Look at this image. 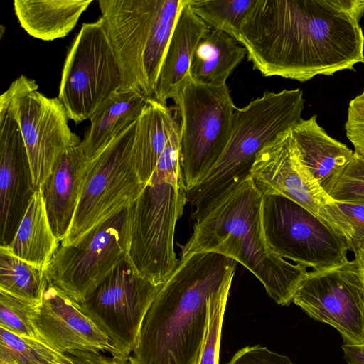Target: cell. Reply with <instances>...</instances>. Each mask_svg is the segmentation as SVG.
<instances>
[{"label":"cell","instance_id":"23","mask_svg":"<svg viewBox=\"0 0 364 364\" xmlns=\"http://www.w3.org/2000/svg\"><path fill=\"white\" fill-rule=\"evenodd\" d=\"M59 243L49 223L42 189L37 190L12 241L1 247L46 272L60 247Z\"/></svg>","mask_w":364,"mask_h":364},{"label":"cell","instance_id":"24","mask_svg":"<svg viewBox=\"0 0 364 364\" xmlns=\"http://www.w3.org/2000/svg\"><path fill=\"white\" fill-rule=\"evenodd\" d=\"M177 123L166 104L152 97L146 99L136 121L134 146L136 171L144 185L149 182Z\"/></svg>","mask_w":364,"mask_h":364},{"label":"cell","instance_id":"20","mask_svg":"<svg viewBox=\"0 0 364 364\" xmlns=\"http://www.w3.org/2000/svg\"><path fill=\"white\" fill-rule=\"evenodd\" d=\"M291 133L303 164L328 196L354 152L330 136L318 125L316 115L301 119L291 129Z\"/></svg>","mask_w":364,"mask_h":364},{"label":"cell","instance_id":"22","mask_svg":"<svg viewBox=\"0 0 364 364\" xmlns=\"http://www.w3.org/2000/svg\"><path fill=\"white\" fill-rule=\"evenodd\" d=\"M146 99L134 90H120L104 103L90 119V126L80 144L87 161L139 119Z\"/></svg>","mask_w":364,"mask_h":364},{"label":"cell","instance_id":"34","mask_svg":"<svg viewBox=\"0 0 364 364\" xmlns=\"http://www.w3.org/2000/svg\"><path fill=\"white\" fill-rule=\"evenodd\" d=\"M228 364H294L287 356L272 352L266 347L247 346L239 351Z\"/></svg>","mask_w":364,"mask_h":364},{"label":"cell","instance_id":"9","mask_svg":"<svg viewBox=\"0 0 364 364\" xmlns=\"http://www.w3.org/2000/svg\"><path fill=\"white\" fill-rule=\"evenodd\" d=\"M121 68L100 18L83 23L63 65L58 99L68 117L79 124L122 90Z\"/></svg>","mask_w":364,"mask_h":364},{"label":"cell","instance_id":"12","mask_svg":"<svg viewBox=\"0 0 364 364\" xmlns=\"http://www.w3.org/2000/svg\"><path fill=\"white\" fill-rule=\"evenodd\" d=\"M163 285L138 275L124 260L79 304L80 308L109 338L115 355L128 358L144 318Z\"/></svg>","mask_w":364,"mask_h":364},{"label":"cell","instance_id":"37","mask_svg":"<svg viewBox=\"0 0 364 364\" xmlns=\"http://www.w3.org/2000/svg\"><path fill=\"white\" fill-rule=\"evenodd\" d=\"M355 258L358 260L364 277V248L361 249L358 253L355 255Z\"/></svg>","mask_w":364,"mask_h":364},{"label":"cell","instance_id":"38","mask_svg":"<svg viewBox=\"0 0 364 364\" xmlns=\"http://www.w3.org/2000/svg\"><path fill=\"white\" fill-rule=\"evenodd\" d=\"M360 95V97L362 99H363V100H364V90H363V92H362L360 95Z\"/></svg>","mask_w":364,"mask_h":364},{"label":"cell","instance_id":"3","mask_svg":"<svg viewBox=\"0 0 364 364\" xmlns=\"http://www.w3.org/2000/svg\"><path fill=\"white\" fill-rule=\"evenodd\" d=\"M262 200L250 176L226 191L196 220L191 237L180 245L181 257L198 252L231 257L262 282L274 301L286 306L293 301L307 267L288 262L269 247Z\"/></svg>","mask_w":364,"mask_h":364},{"label":"cell","instance_id":"11","mask_svg":"<svg viewBox=\"0 0 364 364\" xmlns=\"http://www.w3.org/2000/svg\"><path fill=\"white\" fill-rule=\"evenodd\" d=\"M129 206L103 221L73 245H60L46 274L76 303L127 259Z\"/></svg>","mask_w":364,"mask_h":364},{"label":"cell","instance_id":"36","mask_svg":"<svg viewBox=\"0 0 364 364\" xmlns=\"http://www.w3.org/2000/svg\"><path fill=\"white\" fill-rule=\"evenodd\" d=\"M342 349L347 364H364V344L346 343Z\"/></svg>","mask_w":364,"mask_h":364},{"label":"cell","instance_id":"14","mask_svg":"<svg viewBox=\"0 0 364 364\" xmlns=\"http://www.w3.org/2000/svg\"><path fill=\"white\" fill-rule=\"evenodd\" d=\"M180 218L163 192L146 186L129 205L127 262L134 271L151 283L164 284L177 267L173 241Z\"/></svg>","mask_w":364,"mask_h":364},{"label":"cell","instance_id":"21","mask_svg":"<svg viewBox=\"0 0 364 364\" xmlns=\"http://www.w3.org/2000/svg\"><path fill=\"white\" fill-rule=\"evenodd\" d=\"M92 0H16L21 26L31 36L50 41L66 36Z\"/></svg>","mask_w":364,"mask_h":364},{"label":"cell","instance_id":"26","mask_svg":"<svg viewBox=\"0 0 364 364\" xmlns=\"http://www.w3.org/2000/svg\"><path fill=\"white\" fill-rule=\"evenodd\" d=\"M48 283L46 272L0 246V291L38 306Z\"/></svg>","mask_w":364,"mask_h":364},{"label":"cell","instance_id":"5","mask_svg":"<svg viewBox=\"0 0 364 364\" xmlns=\"http://www.w3.org/2000/svg\"><path fill=\"white\" fill-rule=\"evenodd\" d=\"M186 0H99L100 17L119 64L121 90L152 97L161 65Z\"/></svg>","mask_w":364,"mask_h":364},{"label":"cell","instance_id":"18","mask_svg":"<svg viewBox=\"0 0 364 364\" xmlns=\"http://www.w3.org/2000/svg\"><path fill=\"white\" fill-rule=\"evenodd\" d=\"M210 28L186 0L180 10L156 81L152 98L166 104L191 81L189 70L196 49Z\"/></svg>","mask_w":364,"mask_h":364},{"label":"cell","instance_id":"30","mask_svg":"<svg viewBox=\"0 0 364 364\" xmlns=\"http://www.w3.org/2000/svg\"><path fill=\"white\" fill-rule=\"evenodd\" d=\"M36 306L0 291V328L20 337L43 342L33 323Z\"/></svg>","mask_w":364,"mask_h":364},{"label":"cell","instance_id":"10","mask_svg":"<svg viewBox=\"0 0 364 364\" xmlns=\"http://www.w3.org/2000/svg\"><path fill=\"white\" fill-rule=\"evenodd\" d=\"M262 221L269 247L286 260L314 271L348 261L346 238L315 214L286 197L263 196Z\"/></svg>","mask_w":364,"mask_h":364},{"label":"cell","instance_id":"6","mask_svg":"<svg viewBox=\"0 0 364 364\" xmlns=\"http://www.w3.org/2000/svg\"><path fill=\"white\" fill-rule=\"evenodd\" d=\"M136 121L87 161L74 217L60 245L75 244L95 227L129 206L141 193L146 185L136 171L134 151Z\"/></svg>","mask_w":364,"mask_h":364},{"label":"cell","instance_id":"19","mask_svg":"<svg viewBox=\"0 0 364 364\" xmlns=\"http://www.w3.org/2000/svg\"><path fill=\"white\" fill-rule=\"evenodd\" d=\"M87 161L80 145L68 149L59 157L42 188L49 223L60 242L72 223Z\"/></svg>","mask_w":364,"mask_h":364},{"label":"cell","instance_id":"2","mask_svg":"<svg viewBox=\"0 0 364 364\" xmlns=\"http://www.w3.org/2000/svg\"><path fill=\"white\" fill-rule=\"evenodd\" d=\"M235 268L215 252L181 257L144 318L130 364H198L211 300L231 287Z\"/></svg>","mask_w":364,"mask_h":364},{"label":"cell","instance_id":"4","mask_svg":"<svg viewBox=\"0 0 364 364\" xmlns=\"http://www.w3.org/2000/svg\"><path fill=\"white\" fill-rule=\"evenodd\" d=\"M304 99L301 89L265 91L242 108H235L229 141L212 168L186 191L196 208V220L223 193L250 176L258 153L301 119Z\"/></svg>","mask_w":364,"mask_h":364},{"label":"cell","instance_id":"17","mask_svg":"<svg viewBox=\"0 0 364 364\" xmlns=\"http://www.w3.org/2000/svg\"><path fill=\"white\" fill-rule=\"evenodd\" d=\"M35 191L20 127L0 119V246L12 241Z\"/></svg>","mask_w":364,"mask_h":364},{"label":"cell","instance_id":"8","mask_svg":"<svg viewBox=\"0 0 364 364\" xmlns=\"http://www.w3.org/2000/svg\"><path fill=\"white\" fill-rule=\"evenodd\" d=\"M38 89L35 80L21 75L0 97V119L9 117L20 127L36 191L42 189L59 157L81 142L60 100Z\"/></svg>","mask_w":364,"mask_h":364},{"label":"cell","instance_id":"28","mask_svg":"<svg viewBox=\"0 0 364 364\" xmlns=\"http://www.w3.org/2000/svg\"><path fill=\"white\" fill-rule=\"evenodd\" d=\"M0 364H75L43 342L20 337L0 328Z\"/></svg>","mask_w":364,"mask_h":364},{"label":"cell","instance_id":"25","mask_svg":"<svg viewBox=\"0 0 364 364\" xmlns=\"http://www.w3.org/2000/svg\"><path fill=\"white\" fill-rule=\"evenodd\" d=\"M247 55V50L228 34L210 30L198 43L191 64L192 82L211 86L226 85L228 77Z\"/></svg>","mask_w":364,"mask_h":364},{"label":"cell","instance_id":"27","mask_svg":"<svg viewBox=\"0 0 364 364\" xmlns=\"http://www.w3.org/2000/svg\"><path fill=\"white\" fill-rule=\"evenodd\" d=\"M255 1L188 0V5L210 28L223 31L239 43L241 26Z\"/></svg>","mask_w":364,"mask_h":364},{"label":"cell","instance_id":"35","mask_svg":"<svg viewBox=\"0 0 364 364\" xmlns=\"http://www.w3.org/2000/svg\"><path fill=\"white\" fill-rule=\"evenodd\" d=\"M75 364H130L128 358L107 356L101 353L73 350L65 353Z\"/></svg>","mask_w":364,"mask_h":364},{"label":"cell","instance_id":"29","mask_svg":"<svg viewBox=\"0 0 364 364\" xmlns=\"http://www.w3.org/2000/svg\"><path fill=\"white\" fill-rule=\"evenodd\" d=\"M333 229L355 255L364 248V205L332 200L324 205Z\"/></svg>","mask_w":364,"mask_h":364},{"label":"cell","instance_id":"31","mask_svg":"<svg viewBox=\"0 0 364 364\" xmlns=\"http://www.w3.org/2000/svg\"><path fill=\"white\" fill-rule=\"evenodd\" d=\"M328 196L336 202L364 205V156L354 152Z\"/></svg>","mask_w":364,"mask_h":364},{"label":"cell","instance_id":"13","mask_svg":"<svg viewBox=\"0 0 364 364\" xmlns=\"http://www.w3.org/2000/svg\"><path fill=\"white\" fill-rule=\"evenodd\" d=\"M335 328L349 344H364V277L358 260L306 273L292 301Z\"/></svg>","mask_w":364,"mask_h":364},{"label":"cell","instance_id":"7","mask_svg":"<svg viewBox=\"0 0 364 364\" xmlns=\"http://www.w3.org/2000/svg\"><path fill=\"white\" fill-rule=\"evenodd\" d=\"M173 100L178 110L180 158L185 191L199 182L224 151L235 106L228 86L191 81Z\"/></svg>","mask_w":364,"mask_h":364},{"label":"cell","instance_id":"16","mask_svg":"<svg viewBox=\"0 0 364 364\" xmlns=\"http://www.w3.org/2000/svg\"><path fill=\"white\" fill-rule=\"evenodd\" d=\"M33 323L43 342L60 353L82 350L115 355L109 338L80 305L50 282L36 306Z\"/></svg>","mask_w":364,"mask_h":364},{"label":"cell","instance_id":"15","mask_svg":"<svg viewBox=\"0 0 364 364\" xmlns=\"http://www.w3.org/2000/svg\"><path fill=\"white\" fill-rule=\"evenodd\" d=\"M250 176L263 196L286 197L333 228L324 208L333 200L303 164L291 129L279 134L258 153Z\"/></svg>","mask_w":364,"mask_h":364},{"label":"cell","instance_id":"1","mask_svg":"<svg viewBox=\"0 0 364 364\" xmlns=\"http://www.w3.org/2000/svg\"><path fill=\"white\" fill-rule=\"evenodd\" d=\"M364 0H256L239 43L264 77L301 82L364 63Z\"/></svg>","mask_w":364,"mask_h":364},{"label":"cell","instance_id":"32","mask_svg":"<svg viewBox=\"0 0 364 364\" xmlns=\"http://www.w3.org/2000/svg\"><path fill=\"white\" fill-rule=\"evenodd\" d=\"M230 287H226L210 304L208 326L198 364H218L223 321Z\"/></svg>","mask_w":364,"mask_h":364},{"label":"cell","instance_id":"33","mask_svg":"<svg viewBox=\"0 0 364 364\" xmlns=\"http://www.w3.org/2000/svg\"><path fill=\"white\" fill-rule=\"evenodd\" d=\"M345 130L354 152L364 156V100L360 95L349 102Z\"/></svg>","mask_w":364,"mask_h":364}]
</instances>
